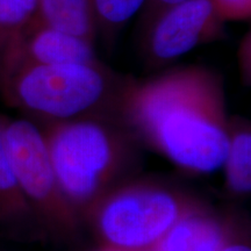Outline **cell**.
<instances>
[{
	"instance_id": "obj_1",
	"label": "cell",
	"mask_w": 251,
	"mask_h": 251,
	"mask_svg": "<svg viewBox=\"0 0 251 251\" xmlns=\"http://www.w3.org/2000/svg\"><path fill=\"white\" fill-rule=\"evenodd\" d=\"M126 129L184 170L209 174L224 165L229 119L224 79L200 65L146 80H126L117 105Z\"/></svg>"
},
{
	"instance_id": "obj_2",
	"label": "cell",
	"mask_w": 251,
	"mask_h": 251,
	"mask_svg": "<svg viewBox=\"0 0 251 251\" xmlns=\"http://www.w3.org/2000/svg\"><path fill=\"white\" fill-rule=\"evenodd\" d=\"M42 134L59 187L78 215L112 190L134 152L133 135L101 119L50 121Z\"/></svg>"
},
{
	"instance_id": "obj_3",
	"label": "cell",
	"mask_w": 251,
	"mask_h": 251,
	"mask_svg": "<svg viewBox=\"0 0 251 251\" xmlns=\"http://www.w3.org/2000/svg\"><path fill=\"white\" fill-rule=\"evenodd\" d=\"M126 80L101 62L92 65L19 64L0 75L12 105L48 122L93 118L107 105L115 111Z\"/></svg>"
},
{
	"instance_id": "obj_4",
	"label": "cell",
	"mask_w": 251,
	"mask_h": 251,
	"mask_svg": "<svg viewBox=\"0 0 251 251\" xmlns=\"http://www.w3.org/2000/svg\"><path fill=\"white\" fill-rule=\"evenodd\" d=\"M198 207L170 188L142 181L112 188L85 215L103 246L147 251Z\"/></svg>"
},
{
	"instance_id": "obj_5",
	"label": "cell",
	"mask_w": 251,
	"mask_h": 251,
	"mask_svg": "<svg viewBox=\"0 0 251 251\" xmlns=\"http://www.w3.org/2000/svg\"><path fill=\"white\" fill-rule=\"evenodd\" d=\"M2 134L19 188L37 222L59 237L74 236L79 215L59 187L42 130L25 119H2Z\"/></svg>"
},
{
	"instance_id": "obj_6",
	"label": "cell",
	"mask_w": 251,
	"mask_h": 251,
	"mask_svg": "<svg viewBox=\"0 0 251 251\" xmlns=\"http://www.w3.org/2000/svg\"><path fill=\"white\" fill-rule=\"evenodd\" d=\"M224 25L212 0H185L148 27L147 56L156 67L169 64L196 47L224 36Z\"/></svg>"
},
{
	"instance_id": "obj_7",
	"label": "cell",
	"mask_w": 251,
	"mask_h": 251,
	"mask_svg": "<svg viewBox=\"0 0 251 251\" xmlns=\"http://www.w3.org/2000/svg\"><path fill=\"white\" fill-rule=\"evenodd\" d=\"M93 45L85 40L35 23L9 41L1 54L0 75L19 64H98Z\"/></svg>"
},
{
	"instance_id": "obj_8",
	"label": "cell",
	"mask_w": 251,
	"mask_h": 251,
	"mask_svg": "<svg viewBox=\"0 0 251 251\" xmlns=\"http://www.w3.org/2000/svg\"><path fill=\"white\" fill-rule=\"evenodd\" d=\"M228 236L227 227L199 206L147 251H219Z\"/></svg>"
},
{
	"instance_id": "obj_9",
	"label": "cell",
	"mask_w": 251,
	"mask_h": 251,
	"mask_svg": "<svg viewBox=\"0 0 251 251\" xmlns=\"http://www.w3.org/2000/svg\"><path fill=\"white\" fill-rule=\"evenodd\" d=\"M33 23L71 34L91 45L97 35L91 0H39Z\"/></svg>"
},
{
	"instance_id": "obj_10",
	"label": "cell",
	"mask_w": 251,
	"mask_h": 251,
	"mask_svg": "<svg viewBox=\"0 0 251 251\" xmlns=\"http://www.w3.org/2000/svg\"><path fill=\"white\" fill-rule=\"evenodd\" d=\"M229 190L236 194L251 190V130L249 122L229 120V144L224 165Z\"/></svg>"
},
{
	"instance_id": "obj_11",
	"label": "cell",
	"mask_w": 251,
	"mask_h": 251,
	"mask_svg": "<svg viewBox=\"0 0 251 251\" xmlns=\"http://www.w3.org/2000/svg\"><path fill=\"white\" fill-rule=\"evenodd\" d=\"M34 221L37 222V220L19 188L9 162L0 118V225L21 227Z\"/></svg>"
},
{
	"instance_id": "obj_12",
	"label": "cell",
	"mask_w": 251,
	"mask_h": 251,
	"mask_svg": "<svg viewBox=\"0 0 251 251\" xmlns=\"http://www.w3.org/2000/svg\"><path fill=\"white\" fill-rule=\"evenodd\" d=\"M97 31L111 39L124 28L147 0H91Z\"/></svg>"
},
{
	"instance_id": "obj_13",
	"label": "cell",
	"mask_w": 251,
	"mask_h": 251,
	"mask_svg": "<svg viewBox=\"0 0 251 251\" xmlns=\"http://www.w3.org/2000/svg\"><path fill=\"white\" fill-rule=\"evenodd\" d=\"M39 0H0V49L21 34L35 18Z\"/></svg>"
},
{
	"instance_id": "obj_14",
	"label": "cell",
	"mask_w": 251,
	"mask_h": 251,
	"mask_svg": "<svg viewBox=\"0 0 251 251\" xmlns=\"http://www.w3.org/2000/svg\"><path fill=\"white\" fill-rule=\"evenodd\" d=\"M212 2L224 23L250 20L251 0H212Z\"/></svg>"
},
{
	"instance_id": "obj_15",
	"label": "cell",
	"mask_w": 251,
	"mask_h": 251,
	"mask_svg": "<svg viewBox=\"0 0 251 251\" xmlns=\"http://www.w3.org/2000/svg\"><path fill=\"white\" fill-rule=\"evenodd\" d=\"M185 0H147L144 5L143 12V23L146 27L148 28L157 18L172 6L183 2Z\"/></svg>"
},
{
	"instance_id": "obj_16",
	"label": "cell",
	"mask_w": 251,
	"mask_h": 251,
	"mask_svg": "<svg viewBox=\"0 0 251 251\" xmlns=\"http://www.w3.org/2000/svg\"><path fill=\"white\" fill-rule=\"evenodd\" d=\"M219 251H251L250 246L246 242H240L237 240H231L229 235L224 246L220 248Z\"/></svg>"
},
{
	"instance_id": "obj_17",
	"label": "cell",
	"mask_w": 251,
	"mask_h": 251,
	"mask_svg": "<svg viewBox=\"0 0 251 251\" xmlns=\"http://www.w3.org/2000/svg\"><path fill=\"white\" fill-rule=\"evenodd\" d=\"M96 251H129V250L120 249V248H115V247H111V246H102L101 248H99V249Z\"/></svg>"
},
{
	"instance_id": "obj_18",
	"label": "cell",
	"mask_w": 251,
	"mask_h": 251,
	"mask_svg": "<svg viewBox=\"0 0 251 251\" xmlns=\"http://www.w3.org/2000/svg\"><path fill=\"white\" fill-rule=\"evenodd\" d=\"M0 68H1V49H0Z\"/></svg>"
}]
</instances>
